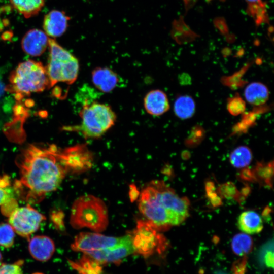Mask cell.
<instances>
[{
    "label": "cell",
    "mask_w": 274,
    "mask_h": 274,
    "mask_svg": "<svg viewBox=\"0 0 274 274\" xmlns=\"http://www.w3.org/2000/svg\"><path fill=\"white\" fill-rule=\"evenodd\" d=\"M15 164L19 177L14 185L23 200L39 203L60 186L71 173L64 150L55 145L30 144L17 156Z\"/></svg>",
    "instance_id": "obj_1"
},
{
    "label": "cell",
    "mask_w": 274,
    "mask_h": 274,
    "mask_svg": "<svg viewBox=\"0 0 274 274\" xmlns=\"http://www.w3.org/2000/svg\"><path fill=\"white\" fill-rule=\"evenodd\" d=\"M138 207L147 221L161 232L186 219L189 201L179 196L164 182L153 180L140 193Z\"/></svg>",
    "instance_id": "obj_2"
},
{
    "label": "cell",
    "mask_w": 274,
    "mask_h": 274,
    "mask_svg": "<svg viewBox=\"0 0 274 274\" xmlns=\"http://www.w3.org/2000/svg\"><path fill=\"white\" fill-rule=\"evenodd\" d=\"M71 211L70 224L75 229L87 228L99 233L106 230L108 225L106 204L92 195H85L76 199Z\"/></svg>",
    "instance_id": "obj_3"
},
{
    "label": "cell",
    "mask_w": 274,
    "mask_h": 274,
    "mask_svg": "<svg viewBox=\"0 0 274 274\" xmlns=\"http://www.w3.org/2000/svg\"><path fill=\"white\" fill-rule=\"evenodd\" d=\"M79 114L81 122L76 129L86 139L101 136L114 125L116 119L109 106L97 101H85Z\"/></svg>",
    "instance_id": "obj_4"
},
{
    "label": "cell",
    "mask_w": 274,
    "mask_h": 274,
    "mask_svg": "<svg viewBox=\"0 0 274 274\" xmlns=\"http://www.w3.org/2000/svg\"><path fill=\"white\" fill-rule=\"evenodd\" d=\"M48 46L50 59L46 70L50 86L59 82L73 84L78 75V59L52 39H49Z\"/></svg>",
    "instance_id": "obj_5"
},
{
    "label": "cell",
    "mask_w": 274,
    "mask_h": 274,
    "mask_svg": "<svg viewBox=\"0 0 274 274\" xmlns=\"http://www.w3.org/2000/svg\"><path fill=\"white\" fill-rule=\"evenodd\" d=\"M14 90L22 94L40 92L50 85L47 70L41 62L28 60L19 64L10 76Z\"/></svg>",
    "instance_id": "obj_6"
},
{
    "label": "cell",
    "mask_w": 274,
    "mask_h": 274,
    "mask_svg": "<svg viewBox=\"0 0 274 274\" xmlns=\"http://www.w3.org/2000/svg\"><path fill=\"white\" fill-rule=\"evenodd\" d=\"M134 253L149 258L155 254H162L168 243L166 238L149 222L139 220L135 228L129 233Z\"/></svg>",
    "instance_id": "obj_7"
},
{
    "label": "cell",
    "mask_w": 274,
    "mask_h": 274,
    "mask_svg": "<svg viewBox=\"0 0 274 274\" xmlns=\"http://www.w3.org/2000/svg\"><path fill=\"white\" fill-rule=\"evenodd\" d=\"M46 220L44 215L30 204L17 208L9 216V224L19 235L29 238Z\"/></svg>",
    "instance_id": "obj_8"
},
{
    "label": "cell",
    "mask_w": 274,
    "mask_h": 274,
    "mask_svg": "<svg viewBox=\"0 0 274 274\" xmlns=\"http://www.w3.org/2000/svg\"><path fill=\"white\" fill-rule=\"evenodd\" d=\"M122 239V236H109L98 232H80L75 236L71 248L76 252L87 253L113 247Z\"/></svg>",
    "instance_id": "obj_9"
},
{
    "label": "cell",
    "mask_w": 274,
    "mask_h": 274,
    "mask_svg": "<svg viewBox=\"0 0 274 274\" xmlns=\"http://www.w3.org/2000/svg\"><path fill=\"white\" fill-rule=\"evenodd\" d=\"M84 253L87 254L101 265L119 264L124 258L134 253V250L129 233L122 236L121 242L113 247Z\"/></svg>",
    "instance_id": "obj_10"
},
{
    "label": "cell",
    "mask_w": 274,
    "mask_h": 274,
    "mask_svg": "<svg viewBox=\"0 0 274 274\" xmlns=\"http://www.w3.org/2000/svg\"><path fill=\"white\" fill-rule=\"evenodd\" d=\"M64 150L71 173H80L91 167L92 154L86 146L78 145Z\"/></svg>",
    "instance_id": "obj_11"
},
{
    "label": "cell",
    "mask_w": 274,
    "mask_h": 274,
    "mask_svg": "<svg viewBox=\"0 0 274 274\" xmlns=\"http://www.w3.org/2000/svg\"><path fill=\"white\" fill-rule=\"evenodd\" d=\"M49 39L44 31L37 29H31L22 39V49L31 56H40L48 46Z\"/></svg>",
    "instance_id": "obj_12"
},
{
    "label": "cell",
    "mask_w": 274,
    "mask_h": 274,
    "mask_svg": "<svg viewBox=\"0 0 274 274\" xmlns=\"http://www.w3.org/2000/svg\"><path fill=\"white\" fill-rule=\"evenodd\" d=\"M55 249L53 241L47 236H35L29 241L28 249L30 255L40 261L49 260L54 253Z\"/></svg>",
    "instance_id": "obj_13"
},
{
    "label": "cell",
    "mask_w": 274,
    "mask_h": 274,
    "mask_svg": "<svg viewBox=\"0 0 274 274\" xmlns=\"http://www.w3.org/2000/svg\"><path fill=\"white\" fill-rule=\"evenodd\" d=\"M144 106L148 114L155 116L164 114L170 108L166 94L159 89L152 90L145 95Z\"/></svg>",
    "instance_id": "obj_14"
},
{
    "label": "cell",
    "mask_w": 274,
    "mask_h": 274,
    "mask_svg": "<svg viewBox=\"0 0 274 274\" xmlns=\"http://www.w3.org/2000/svg\"><path fill=\"white\" fill-rule=\"evenodd\" d=\"M70 18L64 12L53 10L45 17L43 28L46 35L52 37L61 36L66 30Z\"/></svg>",
    "instance_id": "obj_15"
},
{
    "label": "cell",
    "mask_w": 274,
    "mask_h": 274,
    "mask_svg": "<svg viewBox=\"0 0 274 274\" xmlns=\"http://www.w3.org/2000/svg\"><path fill=\"white\" fill-rule=\"evenodd\" d=\"M92 83L96 89L104 93L114 90L119 82L118 75L108 67H97L92 72Z\"/></svg>",
    "instance_id": "obj_16"
},
{
    "label": "cell",
    "mask_w": 274,
    "mask_h": 274,
    "mask_svg": "<svg viewBox=\"0 0 274 274\" xmlns=\"http://www.w3.org/2000/svg\"><path fill=\"white\" fill-rule=\"evenodd\" d=\"M237 226L245 233L253 234L261 232L263 224L262 218L258 213L254 211H247L238 216Z\"/></svg>",
    "instance_id": "obj_17"
},
{
    "label": "cell",
    "mask_w": 274,
    "mask_h": 274,
    "mask_svg": "<svg viewBox=\"0 0 274 274\" xmlns=\"http://www.w3.org/2000/svg\"><path fill=\"white\" fill-rule=\"evenodd\" d=\"M244 95L246 100L253 106H261L268 100L269 91L267 87L260 82H253L245 88Z\"/></svg>",
    "instance_id": "obj_18"
},
{
    "label": "cell",
    "mask_w": 274,
    "mask_h": 274,
    "mask_svg": "<svg viewBox=\"0 0 274 274\" xmlns=\"http://www.w3.org/2000/svg\"><path fill=\"white\" fill-rule=\"evenodd\" d=\"M69 263L79 274H104L102 265L86 253L80 259Z\"/></svg>",
    "instance_id": "obj_19"
},
{
    "label": "cell",
    "mask_w": 274,
    "mask_h": 274,
    "mask_svg": "<svg viewBox=\"0 0 274 274\" xmlns=\"http://www.w3.org/2000/svg\"><path fill=\"white\" fill-rule=\"evenodd\" d=\"M196 110V105L193 98L188 95L178 97L174 105V111L176 116L183 120L193 117Z\"/></svg>",
    "instance_id": "obj_20"
},
{
    "label": "cell",
    "mask_w": 274,
    "mask_h": 274,
    "mask_svg": "<svg viewBox=\"0 0 274 274\" xmlns=\"http://www.w3.org/2000/svg\"><path fill=\"white\" fill-rule=\"evenodd\" d=\"M14 193V188L11 186L9 177L7 175L0 177V206L2 210L17 206Z\"/></svg>",
    "instance_id": "obj_21"
},
{
    "label": "cell",
    "mask_w": 274,
    "mask_h": 274,
    "mask_svg": "<svg viewBox=\"0 0 274 274\" xmlns=\"http://www.w3.org/2000/svg\"><path fill=\"white\" fill-rule=\"evenodd\" d=\"M14 8L26 17L37 14L43 7L44 0H10Z\"/></svg>",
    "instance_id": "obj_22"
},
{
    "label": "cell",
    "mask_w": 274,
    "mask_h": 274,
    "mask_svg": "<svg viewBox=\"0 0 274 274\" xmlns=\"http://www.w3.org/2000/svg\"><path fill=\"white\" fill-rule=\"evenodd\" d=\"M252 159L250 149L246 146H240L234 149L230 153L229 160L235 167L243 168L248 166Z\"/></svg>",
    "instance_id": "obj_23"
},
{
    "label": "cell",
    "mask_w": 274,
    "mask_h": 274,
    "mask_svg": "<svg viewBox=\"0 0 274 274\" xmlns=\"http://www.w3.org/2000/svg\"><path fill=\"white\" fill-rule=\"evenodd\" d=\"M252 238L246 233H238L233 237L231 247L233 252L238 256H245L252 248Z\"/></svg>",
    "instance_id": "obj_24"
},
{
    "label": "cell",
    "mask_w": 274,
    "mask_h": 274,
    "mask_svg": "<svg viewBox=\"0 0 274 274\" xmlns=\"http://www.w3.org/2000/svg\"><path fill=\"white\" fill-rule=\"evenodd\" d=\"M15 231L8 223L0 224V246L5 248L11 247L14 242Z\"/></svg>",
    "instance_id": "obj_25"
},
{
    "label": "cell",
    "mask_w": 274,
    "mask_h": 274,
    "mask_svg": "<svg viewBox=\"0 0 274 274\" xmlns=\"http://www.w3.org/2000/svg\"><path fill=\"white\" fill-rule=\"evenodd\" d=\"M226 108L231 115L238 116L245 112L246 102L238 94H236L227 99Z\"/></svg>",
    "instance_id": "obj_26"
},
{
    "label": "cell",
    "mask_w": 274,
    "mask_h": 274,
    "mask_svg": "<svg viewBox=\"0 0 274 274\" xmlns=\"http://www.w3.org/2000/svg\"><path fill=\"white\" fill-rule=\"evenodd\" d=\"M22 265L20 261L13 264H3L0 267V274H23Z\"/></svg>",
    "instance_id": "obj_27"
},
{
    "label": "cell",
    "mask_w": 274,
    "mask_h": 274,
    "mask_svg": "<svg viewBox=\"0 0 274 274\" xmlns=\"http://www.w3.org/2000/svg\"><path fill=\"white\" fill-rule=\"evenodd\" d=\"M264 263L268 267H273V243L266 244L262 249Z\"/></svg>",
    "instance_id": "obj_28"
},
{
    "label": "cell",
    "mask_w": 274,
    "mask_h": 274,
    "mask_svg": "<svg viewBox=\"0 0 274 274\" xmlns=\"http://www.w3.org/2000/svg\"><path fill=\"white\" fill-rule=\"evenodd\" d=\"M257 173L259 177L264 179V181L268 185H270V177L272 175V165L270 166V163H269L267 165H264L262 164H258L257 166Z\"/></svg>",
    "instance_id": "obj_29"
},
{
    "label": "cell",
    "mask_w": 274,
    "mask_h": 274,
    "mask_svg": "<svg viewBox=\"0 0 274 274\" xmlns=\"http://www.w3.org/2000/svg\"><path fill=\"white\" fill-rule=\"evenodd\" d=\"M246 258L244 257L233 265V274H245Z\"/></svg>",
    "instance_id": "obj_30"
},
{
    "label": "cell",
    "mask_w": 274,
    "mask_h": 274,
    "mask_svg": "<svg viewBox=\"0 0 274 274\" xmlns=\"http://www.w3.org/2000/svg\"><path fill=\"white\" fill-rule=\"evenodd\" d=\"M140 192L133 184L130 186L129 196L132 201H134L139 196Z\"/></svg>",
    "instance_id": "obj_31"
},
{
    "label": "cell",
    "mask_w": 274,
    "mask_h": 274,
    "mask_svg": "<svg viewBox=\"0 0 274 274\" xmlns=\"http://www.w3.org/2000/svg\"><path fill=\"white\" fill-rule=\"evenodd\" d=\"M4 90H5L4 85L2 81L1 77L0 76V97L3 94Z\"/></svg>",
    "instance_id": "obj_32"
},
{
    "label": "cell",
    "mask_w": 274,
    "mask_h": 274,
    "mask_svg": "<svg viewBox=\"0 0 274 274\" xmlns=\"http://www.w3.org/2000/svg\"><path fill=\"white\" fill-rule=\"evenodd\" d=\"M3 257H2V255L0 252V267L3 264Z\"/></svg>",
    "instance_id": "obj_33"
},
{
    "label": "cell",
    "mask_w": 274,
    "mask_h": 274,
    "mask_svg": "<svg viewBox=\"0 0 274 274\" xmlns=\"http://www.w3.org/2000/svg\"><path fill=\"white\" fill-rule=\"evenodd\" d=\"M247 2H249V3H256V2H257L258 1H259V0H246Z\"/></svg>",
    "instance_id": "obj_34"
},
{
    "label": "cell",
    "mask_w": 274,
    "mask_h": 274,
    "mask_svg": "<svg viewBox=\"0 0 274 274\" xmlns=\"http://www.w3.org/2000/svg\"><path fill=\"white\" fill-rule=\"evenodd\" d=\"M2 28V25L0 21V29H1Z\"/></svg>",
    "instance_id": "obj_35"
}]
</instances>
